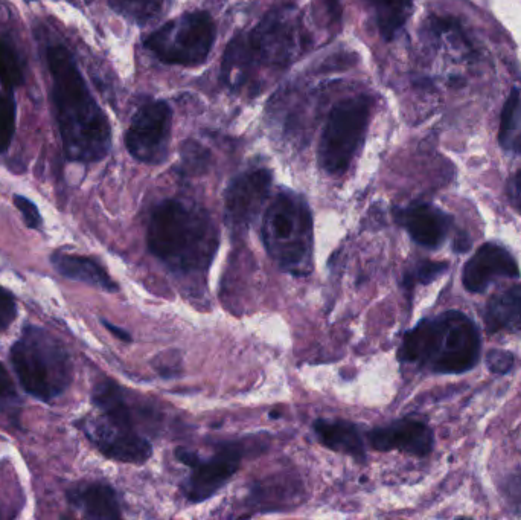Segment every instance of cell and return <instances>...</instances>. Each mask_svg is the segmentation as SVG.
I'll use <instances>...</instances> for the list:
<instances>
[{
    "label": "cell",
    "instance_id": "1",
    "mask_svg": "<svg viewBox=\"0 0 521 520\" xmlns=\"http://www.w3.org/2000/svg\"><path fill=\"white\" fill-rule=\"evenodd\" d=\"M55 116L63 142L64 155L72 162H98L109 155L112 130L109 119L63 45L48 49Z\"/></svg>",
    "mask_w": 521,
    "mask_h": 520
},
{
    "label": "cell",
    "instance_id": "2",
    "mask_svg": "<svg viewBox=\"0 0 521 520\" xmlns=\"http://www.w3.org/2000/svg\"><path fill=\"white\" fill-rule=\"evenodd\" d=\"M304 40L295 10L272 11L255 28L238 34L227 45L221 65L224 83L240 90L253 86L266 71H284L304 49Z\"/></svg>",
    "mask_w": 521,
    "mask_h": 520
},
{
    "label": "cell",
    "instance_id": "3",
    "mask_svg": "<svg viewBox=\"0 0 521 520\" xmlns=\"http://www.w3.org/2000/svg\"><path fill=\"white\" fill-rule=\"evenodd\" d=\"M148 249L177 273L203 272L217 254L220 234L205 209L170 199L151 212Z\"/></svg>",
    "mask_w": 521,
    "mask_h": 520
},
{
    "label": "cell",
    "instance_id": "4",
    "mask_svg": "<svg viewBox=\"0 0 521 520\" xmlns=\"http://www.w3.org/2000/svg\"><path fill=\"white\" fill-rule=\"evenodd\" d=\"M400 357L439 374L465 373L479 362V330L464 313L426 319L406 333Z\"/></svg>",
    "mask_w": 521,
    "mask_h": 520
},
{
    "label": "cell",
    "instance_id": "5",
    "mask_svg": "<svg viewBox=\"0 0 521 520\" xmlns=\"http://www.w3.org/2000/svg\"><path fill=\"white\" fill-rule=\"evenodd\" d=\"M263 241L270 258L284 272L305 277L313 264V217L298 194H278L266 209Z\"/></svg>",
    "mask_w": 521,
    "mask_h": 520
},
{
    "label": "cell",
    "instance_id": "6",
    "mask_svg": "<svg viewBox=\"0 0 521 520\" xmlns=\"http://www.w3.org/2000/svg\"><path fill=\"white\" fill-rule=\"evenodd\" d=\"M14 373L32 397L49 402L63 394L72 382L68 350L43 328L28 325L11 348Z\"/></svg>",
    "mask_w": 521,
    "mask_h": 520
},
{
    "label": "cell",
    "instance_id": "7",
    "mask_svg": "<svg viewBox=\"0 0 521 520\" xmlns=\"http://www.w3.org/2000/svg\"><path fill=\"white\" fill-rule=\"evenodd\" d=\"M371 112V98L365 95L340 101L331 110L319 145L320 167L331 176H342L351 167L365 141Z\"/></svg>",
    "mask_w": 521,
    "mask_h": 520
},
{
    "label": "cell",
    "instance_id": "8",
    "mask_svg": "<svg viewBox=\"0 0 521 520\" xmlns=\"http://www.w3.org/2000/svg\"><path fill=\"white\" fill-rule=\"evenodd\" d=\"M215 37L214 19L205 11H194L156 29L145 40V46L167 65L200 66L208 60Z\"/></svg>",
    "mask_w": 521,
    "mask_h": 520
},
{
    "label": "cell",
    "instance_id": "9",
    "mask_svg": "<svg viewBox=\"0 0 521 520\" xmlns=\"http://www.w3.org/2000/svg\"><path fill=\"white\" fill-rule=\"evenodd\" d=\"M173 112L165 101H150L139 107L125 133V147L136 161L162 164L168 158Z\"/></svg>",
    "mask_w": 521,
    "mask_h": 520
},
{
    "label": "cell",
    "instance_id": "10",
    "mask_svg": "<svg viewBox=\"0 0 521 520\" xmlns=\"http://www.w3.org/2000/svg\"><path fill=\"white\" fill-rule=\"evenodd\" d=\"M176 456L192 470L183 484V493L188 501L197 504L214 496L238 472L243 453L238 444H224L208 460L185 449L177 450Z\"/></svg>",
    "mask_w": 521,
    "mask_h": 520
},
{
    "label": "cell",
    "instance_id": "11",
    "mask_svg": "<svg viewBox=\"0 0 521 520\" xmlns=\"http://www.w3.org/2000/svg\"><path fill=\"white\" fill-rule=\"evenodd\" d=\"M272 173L264 168L235 177L224 193V217L235 231L249 228L269 200Z\"/></svg>",
    "mask_w": 521,
    "mask_h": 520
},
{
    "label": "cell",
    "instance_id": "12",
    "mask_svg": "<svg viewBox=\"0 0 521 520\" xmlns=\"http://www.w3.org/2000/svg\"><path fill=\"white\" fill-rule=\"evenodd\" d=\"M89 440L110 460L144 464L153 455V447L136 429L121 426L106 415L87 418L83 424Z\"/></svg>",
    "mask_w": 521,
    "mask_h": 520
},
{
    "label": "cell",
    "instance_id": "13",
    "mask_svg": "<svg viewBox=\"0 0 521 520\" xmlns=\"http://www.w3.org/2000/svg\"><path fill=\"white\" fill-rule=\"evenodd\" d=\"M464 286L468 292L482 293L497 278H518L517 261L499 244L486 243L465 264Z\"/></svg>",
    "mask_w": 521,
    "mask_h": 520
},
{
    "label": "cell",
    "instance_id": "14",
    "mask_svg": "<svg viewBox=\"0 0 521 520\" xmlns=\"http://www.w3.org/2000/svg\"><path fill=\"white\" fill-rule=\"evenodd\" d=\"M433 432L422 421L403 418L389 426L377 427L369 432V443L374 449L389 452L401 450L413 456H426L433 449Z\"/></svg>",
    "mask_w": 521,
    "mask_h": 520
},
{
    "label": "cell",
    "instance_id": "15",
    "mask_svg": "<svg viewBox=\"0 0 521 520\" xmlns=\"http://www.w3.org/2000/svg\"><path fill=\"white\" fill-rule=\"evenodd\" d=\"M395 219L409 232L410 237L424 248H439L450 229V219L444 212L427 203H416L409 208L397 209Z\"/></svg>",
    "mask_w": 521,
    "mask_h": 520
},
{
    "label": "cell",
    "instance_id": "16",
    "mask_svg": "<svg viewBox=\"0 0 521 520\" xmlns=\"http://www.w3.org/2000/svg\"><path fill=\"white\" fill-rule=\"evenodd\" d=\"M68 499L87 519H119L122 516L118 495L107 484L77 485L68 492Z\"/></svg>",
    "mask_w": 521,
    "mask_h": 520
},
{
    "label": "cell",
    "instance_id": "17",
    "mask_svg": "<svg viewBox=\"0 0 521 520\" xmlns=\"http://www.w3.org/2000/svg\"><path fill=\"white\" fill-rule=\"evenodd\" d=\"M314 432L323 446L334 452L345 453L354 460L366 458L365 441L358 427L345 420H316Z\"/></svg>",
    "mask_w": 521,
    "mask_h": 520
},
{
    "label": "cell",
    "instance_id": "18",
    "mask_svg": "<svg viewBox=\"0 0 521 520\" xmlns=\"http://www.w3.org/2000/svg\"><path fill=\"white\" fill-rule=\"evenodd\" d=\"M52 266L63 277L80 281L87 286L98 287L106 292H116L118 284L110 278L109 273L96 261L80 255L57 254L51 257Z\"/></svg>",
    "mask_w": 521,
    "mask_h": 520
},
{
    "label": "cell",
    "instance_id": "19",
    "mask_svg": "<svg viewBox=\"0 0 521 520\" xmlns=\"http://www.w3.org/2000/svg\"><path fill=\"white\" fill-rule=\"evenodd\" d=\"M485 325L490 333L521 330V286L497 292L486 305Z\"/></svg>",
    "mask_w": 521,
    "mask_h": 520
},
{
    "label": "cell",
    "instance_id": "20",
    "mask_svg": "<svg viewBox=\"0 0 521 520\" xmlns=\"http://www.w3.org/2000/svg\"><path fill=\"white\" fill-rule=\"evenodd\" d=\"M377 14V25L383 39L392 40L412 13V0H369Z\"/></svg>",
    "mask_w": 521,
    "mask_h": 520
},
{
    "label": "cell",
    "instance_id": "21",
    "mask_svg": "<svg viewBox=\"0 0 521 520\" xmlns=\"http://www.w3.org/2000/svg\"><path fill=\"white\" fill-rule=\"evenodd\" d=\"M23 77L22 60L17 54L13 43L0 37V84L7 90H14L22 86Z\"/></svg>",
    "mask_w": 521,
    "mask_h": 520
},
{
    "label": "cell",
    "instance_id": "22",
    "mask_svg": "<svg viewBox=\"0 0 521 520\" xmlns=\"http://www.w3.org/2000/svg\"><path fill=\"white\" fill-rule=\"evenodd\" d=\"M110 7L130 22L145 25L156 19L162 0H109Z\"/></svg>",
    "mask_w": 521,
    "mask_h": 520
},
{
    "label": "cell",
    "instance_id": "23",
    "mask_svg": "<svg viewBox=\"0 0 521 520\" xmlns=\"http://www.w3.org/2000/svg\"><path fill=\"white\" fill-rule=\"evenodd\" d=\"M16 130V103L10 90L0 92V155L10 147Z\"/></svg>",
    "mask_w": 521,
    "mask_h": 520
},
{
    "label": "cell",
    "instance_id": "24",
    "mask_svg": "<svg viewBox=\"0 0 521 520\" xmlns=\"http://www.w3.org/2000/svg\"><path fill=\"white\" fill-rule=\"evenodd\" d=\"M520 106V92L517 89L512 90L503 107L502 118H500L499 139L503 145H508L511 138L512 130H514L515 119H517V110Z\"/></svg>",
    "mask_w": 521,
    "mask_h": 520
},
{
    "label": "cell",
    "instance_id": "25",
    "mask_svg": "<svg viewBox=\"0 0 521 520\" xmlns=\"http://www.w3.org/2000/svg\"><path fill=\"white\" fill-rule=\"evenodd\" d=\"M16 403H19L16 386L7 368L0 362V411H8V409L13 411Z\"/></svg>",
    "mask_w": 521,
    "mask_h": 520
},
{
    "label": "cell",
    "instance_id": "26",
    "mask_svg": "<svg viewBox=\"0 0 521 520\" xmlns=\"http://www.w3.org/2000/svg\"><path fill=\"white\" fill-rule=\"evenodd\" d=\"M16 318V299L7 289L0 286V331L7 330Z\"/></svg>",
    "mask_w": 521,
    "mask_h": 520
},
{
    "label": "cell",
    "instance_id": "27",
    "mask_svg": "<svg viewBox=\"0 0 521 520\" xmlns=\"http://www.w3.org/2000/svg\"><path fill=\"white\" fill-rule=\"evenodd\" d=\"M14 205L19 209L29 229H39L42 226L39 208L31 200L23 196H14Z\"/></svg>",
    "mask_w": 521,
    "mask_h": 520
},
{
    "label": "cell",
    "instance_id": "28",
    "mask_svg": "<svg viewBox=\"0 0 521 520\" xmlns=\"http://www.w3.org/2000/svg\"><path fill=\"white\" fill-rule=\"evenodd\" d=\"M486 362H488V368L496 374H506L512 368L514 363V356L508 351L503 350H491L486 356Z\"/></svg>",
    "mask_w": 521,
    "mask_h": 520
},
{
    "label": "cell",
    "instance_id": "29",
    "mask_svg": "<svg viewBox=\"0 0 521 520\" xmlns=\"http://www.w3.org/2000/svg\"><path fill=\"white\" fill-rule=\"evenodd\" d=\"M445 269H447V264L445 263H432V261H426V263H422L421 266H418V269L413 272V275H410V278H413V281L427 284L430 283V281L435 280L439 273L444 272Z\"/></svg>",
    "mask_w": 521,
    "mask_h": 520
},
{
    "label": "cell",
    "instance_id": "30",
    "mask_svg": "<svg viewBox=\"0 0 521 520\" xmlns=\"http://www.w3.org/2000/svg\"><path fill=\"white\" fill-rule=\"evenodd\" d=\"M509 197H511L512 205L521 211V171H518L509 182Z\"/></svg>",
    "mask_w": 521,
    "mask_h": 520
},
{
    "label": "cell",
    "instance_id": "31",
    "mask_svg": "<svg viewBox=\"0 0 521 520\" xmlns=\"http://www.w3.org/2000/svg\"><path fill=\"white\" fill-rule=\"evenodd\" d=\"M104 325H106L107 330L112 331V333L115 334L116 338L122 339V341H130V334H128L127 331L115 327V325L110 324V322L104 321Z\"/></svg>",
    "mask_w": 521,
    "mask_h": 520
},
{
    "label": "cell",
    "instance_id": "32",
    "mask_svg": "<svg viewBox=\"0 0 521 520\" xmlns=\"http://www.w3.org/2000/svg\"><path fill=\"white\" fill-rule=\"evenodd\" d=\"M509 145H512L514 147L515 151H518L521 155V129L520 132H518V135L515 136L514 139H511V142H509Z\"/></svg>",
    "mask_w": 521,
    "mask_h": 520
},
{
    "label": "cell",
    "instance_id": "33",
    "mask_svg": "<svg viewBox=\"0 0 521 520\" xmlns=\"http://www.w3.org/2000/svg\"><path fill=\"white\" fill-rule=\"evenodd\" d=\"M29 2H34V0H29Z\"/></svg>",
    "mask_w": 521,
    "mask_h": 520
}]
</instances>
